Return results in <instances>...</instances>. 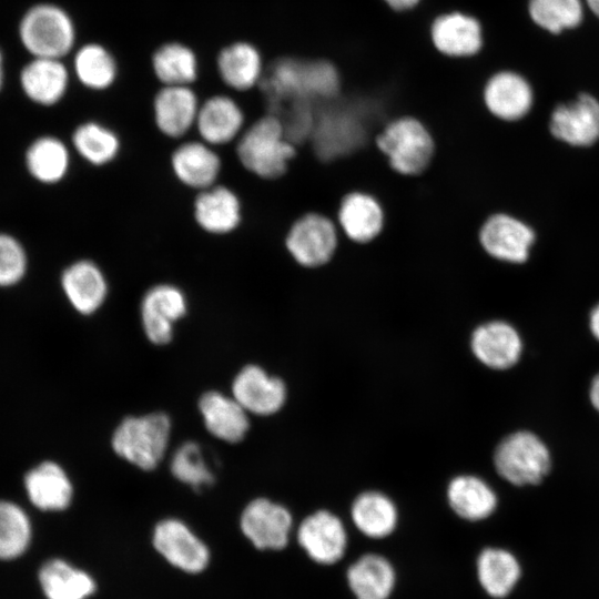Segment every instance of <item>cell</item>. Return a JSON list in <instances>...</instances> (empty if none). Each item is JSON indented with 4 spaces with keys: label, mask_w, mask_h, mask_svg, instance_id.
<instances>
[{
    "label": "cell",
    "mask_w": 599,
    "mask_h": 599,
    "mask_svg": "<svg viewBox=\"0 0 599 599\" xmlns=\"http://www.w3.org/2000/svg\"><path fill=\"white\" fill-rule=\"evenodd\" d=\"M39 581L48 599H88L97 590L88 572L62 559L47 561L40 569Z\"/></svg>",
    "instance_id": "obj_34"
},
{
    "label": "cell",
    "mask_w": 599,
    "mask_h": 599,
    "mask_svg": "<svg viewBox=\"0 0 599 599\" xmlns=\"http://www.w3.org/2000/svg\"><path fill=\"white\" fill-rule=\"evenodd\" d=\"M374 142L388 166L402 176L425 173L436 153L432 128L422 118L408 113L387 120L377 130Z\"/></svg>",
    "instance_id": "obj_3"
},
{
    "label": "cell",
    "mask_w": 599,
    "mask_h": 599,
    "mask_svg": "<svg viewBox=\"0 0 599 599\" xmlns=\"http://www.w3.org/2000/svg\"><path fill=\"white\" fill-rule=\"evenodd\" d=\"M589 326L591 334L599 342V304L590 313Z\"/></svg>",
    "instance_id": "obj_43"
},
{
    "label": "cell",
    "mask_w": 599,
    "mask_h": 599,
    "mask_svg": "<svg viewBox=\"0 0 599 599\" xmlns=\"http://www.w3.org/2000/svg\"><path fill=\"white\" fill-rule=\"evenodd\" d=\"M153 75L160 85H193L199 78L196 52L182 41H166L151 54Z\"/></svg>",
    "instance_id": "obj_31"
},
{
    "label": "cell",
    "mask_w": 599,
    "mask_h": 599,
    "mask_svg": "<svg viewBox=\"0 0 599 599\" xmlns=\"http://www.w3.org/2000/svg\"><path fill=\"white\" fill-rule=\"evenodd\" d=\"M349 512L354 528L374 542L390 538L398 528L399 514L395 502L379 491L358 495Z\"/></svg>",
    "instance_id": "obj_27"
},
{
    "label": "cell",
    "mask_w": 599,
    "mask_h": 599,
    "mask_svg": "<svg viewBox=\"0 0 599 599\" xmlns=\"http://www.w3.org/2000/svg\"><path fill=\"white\" fill-rule=\"evenodd\" d=\"M152 542L167 562L185 572L199 573L209 565L207 546L180 519L166 518L158 522Z\"/></svg>",
    "instance_id": "obj_15"
},
{
    "label": "cell",
    "mask_w": 599,
    "mask_h": 599,
    "mask_svg": "<svg viewBox=\"0 0 599 599\" xmlns=\"http://www.w3.org/2000/svg\"><path fill=\"white\" fill-rule=\"evenodd\" d=\"M192 217L197 229L207 235H231L243 223L242 199L234 189L219 182L195 193Z\"/></svg>",
    "instance_id": "obj_13"
},
{
    "label": "cell",
    "mask_w": 599,
    "mask_h": 599,
    "mask_svg": "<svg viewBox=\"0 0 599 599\" xmlns=\"http://www.w3.org/2000/svg\"><path fill=\"white\" fill-rule=\"evenodd\" d=\"M486 110L502 121H516L525 116L532 103L528 82L510 70H498L487 77L481 88Z\"/></svg>",
    "instance_id": "obj_24"
},
{
    "label": "cell",
    "mask_w": 599,
    "mask_h": 599,
    "mask_svg": "<svg viewBox=\"0 0 599 599\" xmlns=\"http://www.w3.org/2000/svg\"><path fill=\"white\" fill-rule=\"evenodd\" d=\"M31 539L30 520L18 505L0 500V559L21 556Z\"/></svg>",
    "instance_id": "obj_37"
},
{
    "label": "cell",
    "mask_w": 599,
    "mask_h": 599,
    "mask_svg": "<svg viewBox=\"0 0 599 599\" xmlns=\"http://www.w3.org/2000/svg\"><path fill=\"white\" fill-rule=\"evenodd\" d=\"M589 398L593 408L599 413V373L590 384Z\"/></svg>",
    "instance_id": "obj_42"
},
{
    "label": "cell",
    "mask_w": 599,
    "mask_h": 599,
    "mask_svg": "<svg viewBox=\"0 0 599 599\" xmlns=\"http://www.w3.org/2000/svg\"><path fill=\"white\" fill-rule=\"evenodd\" d=\"M529 12L537 24L552 33L575 28L582 19L580 0H530Z\"/></svg>",
    "instance_id": "obj_38"
},
{
    "label": "cell",
    "mask_w": 599,
    "mask_h": 599,
    "mask_svg": "<svg viewBox=\"0 0 599 599\" xmlns=\"http://www.w3.org/2000/svg\"><path fill=\"white\" fill-rule=\"evenodd\" d=\"M24 485L30 501L42 510H63L72 500V484L63 468L53 461H44L31 469Z\"/></svg>",
    "instance_id": "obj_30"
},
{
    "label": "cell",
    "mask_w": 599,
    "mask_h": 599,
    "mask_svg": "<svg viewBox=\"0 0 599 599\" xmlns=\"http://www.w3.org/2000/svg\"><path fill=\"white\" fill-rule=\"evenodd\" d=\"M477 585L489 599H508L522 576L518 557L501 546H485L475 557Z\"/></svg>",
    "instance_id": "obj_23"
},
{
    "label": "cell",
    "mask_w": 599,
    "mask_h": 599,
    "mask_svg": "<svg viewBox=\"0 0 599 599\" xmlns=\"http://www.w3.org/2000/svg\"><path fill=\"white\" fill-rule=\"evenodd\" d=\"M246 125V114L238 101L230 94L215 93L201 101L194 132L220 149L235 144Z\"/></svg>",
    "instance_id": "obj_16"
},
{
    "label": "cell",
    "mask_w": 599,
    "mask_h": 599,
    "mask_svg": "<svg viewBox=\"0 0 599 599\" xmlns=\"http://www.w3.org/2000/svg\"><path fill=\"white\" fill-rule=\"evenodd\" d=\"M61 286L71 306L84 316L99 312L110 295V281L104 268L91 258L68 265L61 275Z\"/></svg>",
    "instance_id": "obj_19"
},
{
    "label": "cell",
    "mask_w": 599,
    "mask_h": 599,
    "mask_svg": "<svg viewBox=\"0 0 599 599\" xmlns=\"http://www.w3.org/2000/svg\"><path fill=\"white\" fill-rule=\"evenodd\" d=\"M20 37L35 58L62 59L72 51L77 32L65 10L43 3L26 13L20 24Z\"/></svg>",
    "instance_id": "obj_7"
},
{
    "label": "cell",
    "mask_w": 599,
    "mask_h": 599,
    "mask_svg": "<svg viewBox=\"0 0 599 599\" xmlns=\"http://www.w3.org/2000/svg\"><path fill=\"white\" fill-rule=\"evenodd\" d=\"M72 145L77 153L94 167L111 165L122 152V140L118 131L97 120L85 121L75 128Z\"/></svg>",
    "instance_id": "obj_33"
},
{
    "label": "cell",
    "mask_w": 599,
    "mask_h": 599,
    "mask_svg": "<svg viewBox=\"0 0 599 599\" xmlns=\"http://www.w3.org/2000/svg\"><path fill=\"white\" fill-rule=\"evenodd\" d=\"M193 85H161L152 98V120L158 132L173 141L194 131L201 104Z\"/></svg>",
    "instance_id": "obj_12"
},
{
    "label": "cell",
    "mask_w": 599,
    "mask_h": 599,
    "mask_svg": "<svg viewBox=\"0 0 599 599\" xmlns=\"http://www.w3.org/2000/svg\"><path fill=\"white\" fill-rule=\"evenodd\" d=\"M216 71L222 83L236 92L258 89L266 68L262 48L248 40L224 45L216 55Z\"/></svg>",
    "instance_id": "obj_21"
},
{
    "label": "cell",
    "mask_w": 599,
    "mask_h": 599,
    "mask_svg": "<svg viewBox=\"0 0 599 599\" xmlns=\"http://www.w3.org/2000/svg\"><path fill=\"white\" fill-rule=\"evenodd\" d=\"M265 112L278 113L293 104H317L335 99L342 90L341 74L331 60L278 55L266 61L258 87Z\"/></svg>",
    "instance_id": "obj_1"
},
{
    "label": "cell",
    "mask_w": 599,
    "mask_h": 599,
    "mask_svg": "<svg viewBox=\"0 0 599 599\" xmlns=\"http://www.w3.org/2000/svg\"><path fill=\"white\" fill-rule=\"evenodd\" d=\"M199 409L206 429L221 440L238 443L250 428L248 413L233 396L206 392L199 400Z\"/></svg>",
    "instance_id": "obj_28"
},
{
    "label": "cell",
    "mask_w": 599,
    "mask_h": 599,
    "mask_svg": "<svg viewBox=\"0 0 599 599\" xmlns=\"http://www.w3.org/2000/svg\"><path fill=\"white\" fill-rule=\"evenodd\" d=\"M31 174L43 183H57L68 173L70 152L67 145L53 136L38 139L27 152Z\"/></svg>",
    "instance_id": "obj_36"
},
{
    "label": "cell",
    "mask_w": 599,
    "mask_h": 599,
    "mask_svg": "<svg viewBox=\"0 0 599 599\" xmlns=\"http://www.w3.org/2000/svg\"><path fill=\"white\" fill-rule=\"evenodd\" d=\"M470 348L483 365L504 370L519 362L522 341L517 329L509 323L489 321L473 331Z\"/></svg>",
    "instance_id": "obj_25"
},
{
    "label": "cell",
    "mask_w": 599,
    "mask_h": 599,
    "mask_svg": "<svg viewBox=\"0 0 599 599\" xmlns=\"http://www.w3.org/2000/svg\"><path fill=\"white\" fill-rule=\"evenodd\" d=\"M447 501L453 512L468 522L486 520L498 505L494 489L484 479L474 475L453 478L447 487Z\"/></svg>",
    "instance_id": "obj_29"
},
{
    "label": "cell",
    "mask_w": 599,
    "mask_h": 599,
    "mask_svg": "<svg viewBox=\"0 0 599 599\" xmlns=\"http://www.w3.org/2000/svg\"><path fill=\"white\" fill-rule=\"evenodd\" d=\"M550 131L575 146L593 144L599 140V102L589 94H580L573 102L557 106L551 114Z\"/></svg>",
    "instance_id": "obj_26"
},
{
    "label": "cell",
    "mask_w": 599,
    "mask_h": 599,
    "mask_svg": "<svg viewBox=\"0 0 599 599\" xmlns=\"http://www.w3.org/2000/svg\"><path fill=\"white\" fill-rule=\"evenodd\" d=\"M337 225L353 243L365 245L377 240L384 232L386 212L374 194L353 190L343 195L337 207Z\"/></svg>",
    "instance_id": "obj_18"
},
{
    "label": "cell",
    "mask_w": 599,
    "mask_h": 599,
    "mask_svg": "<svg viewBox=\"0 0 599 599\" xmlns=\"http://www.w3.org/2000/svg\"><path fill=\"white\" fill-rule=\"evenodd\" d=\"M396 12H408L416 9L423 0H382Z\"/></svg>",
    "instance_id": "obj_41"
},
{
    "label": "cell",
    "mask_w": 599,
    "mask_h": 599,
    "mask_svg": "<svg viewBox=\"0 0 599 599\" xmlns=\"http://www.w3.org/2000/svg\"><path fill=\"white\" fill-rule=\"evenodd\" d=\"M295 538L308 560L323 567L341 564L351 545L345 522L326 509H318L304 517L298 524Z\"/></svg>",
    "instance_id": "obj_8"
},
{
    "label": "cell",
    "mask_w": 599,
    "mask_h": 599,
    "mask_svg": "<svg viewBox=\"0 0 599 599\" xmlns=\"http://www.w3.org/2000/svg\"><path fill=\"white\" fill-rule=\"evenodd\" d=\"M69 71L61 59L35 58L21 73L27 95L43 105L59 102L69 85Z\"/></svg>",
    "instance_id": "obj_32"
},
{
    "label": "cell",
    "mask_w": 599,
    "mask_h": 599,
    "mask_svg": "<svg viewBox=\"0 0 599 599\" xmlns=\"http://www.w3.org/2000/svg\"><path fill=\"white\" fill-rule=\"evenodd\" d=\"M2 57H1V52H0V88H1V84H2Z\"/></svg>",
    "instance_id": "obj_45"
},
{
    "label": "cell",
    "mask_w": 599,
    "mask_h": 599,
    "mask_svg": "<svg viewBox=\"0 0 599 599\" xmlns=\"http://www.w3.org/2000/svg\"><path fill=\"white\" fill-rule=\"evenodd\" d=\"M293 525V516L286 507L262 497L250 501L240 519L243 535L262 551L286 549Z\"/></svg>",
    "instance_id": "obj_11"
},
{
    "label": "cell",
    "mask_w": 599,
    "mask_h": 599,
    "mask_svg": "<svg viewBox=\"0 0 599 599\" xmlns=\"http://www.w3.org/2000/svg\"><path fill=\"white\" fill-rule=\"evenodd\" d=\"M339 229L321 212H306L296 217L284 236V247L295 264L303 268L323 267L335 257Z\"/></svg>",
    "instance_id": "obj_6"
},
{
    "label": "cell",
    "mask_w": 599,
    "mask_h": 599,
    "mask_svg": "<svg viewBox=\"0 0 599 599\" xmlns=\"http://www.w3.org/2000/svg\"><path fill=\"white\" fill-rule=\"evenodd\" d=\"M232 396L250 414L268 416L278 412L286 400L284 382L258 365H246L232 383Z\"/></svg>",
    "instance_id": "obj_22"
},
{
    "label": "cell",
    "mask_w": 599,
    "mask_h": 599,
    "mask_svg": "<svg viewBox=\"0 0 599 599\" xmlns=\"http://www.w3.org/2000/svg\"><path fill=\"white\" fill-rule=\"evenodd\" d=\"M73 71L84 88L104 92L116 82L119 64L108 47L99 42H89L77 50Z\"/></svg>",
    "instance_id": "obj_35"
},
{
    "label": "cell",
    "mask_w": 599,
    "mask_h": 599,
    "mask_svg": "<svg viewBox=\"0 0 599 599\" xmlns=\"http://www.w3.org/2000/svg\"><path fill=\"white\" fill-rule=\"evenodd\" d=\"M588 6L599 17V0H587Z\"/></svg>",
    "instance_id": "obj_44"
},
{
    "label": "cell",
    "mask_w": 599,
    "mask_h": 599,
    "mask_svg": "<svg viewBox=\"0 0 599 599\" xmlns=\"http://www.w3.org/2000/svg\"><path fill=\"white\" fill-rule=\"evenodd\" d=\"M354 599H392L398 581L394 562L383 552L365 550L344 571Z\"/></svg>",
    "instance_id": "obj_17"
},
{
    "label": "cell",
    "mask_w": 599,
    "mask_h": 599,
    "mask_svg": "<svg viewBox=\"0 0 599 599\" xmlns=\"http://www.w3.org/2000/svg\"><path fill=\"white\" fill-rule=\"evenodd\" d=\"M169 165L173 177L195 193L219 183L223 171L219 149L199 138L179 141L170 153Z\"/></svg>",
    "instance_id": "obj_14"
},
{
    "label": "cell",
    "mask_w": 599,
    "mask_h": 599,
    "mask_svg": "<svg viewBox=\"0 0 599 599\" xmlns=\"http://www.w3.org/2000/svg\"><path fill=\"white\" fill-rule=\"evenodd\" d=\"M170 469L172 475L192 488H202L214 483V476L206 465L202 449L197 443H183L174 451Z\"/></svg>",
    "instance_id": "obj_39"
},
{
    "label": "cell",
    "mask_w": 599,
    "mask_h": 599,
    "mask_svg": "<svg viewBox=\"0 0 599 599\" xmlns=\"http://www.w3.org/2000/svg\"><path fill=\"white\" fill-rule=\"evenodd\" d=\"M478 241L491 257L508 263H522L528 258L535 234L520 220L506 213H496L480 226Z\"/></svg>",
    "instance_id": "obj_20"
},
{
    "label": "cell",
    "mask_w": 599,
    "mask_h": 599,
    "mask_svg": "<svg viewBox=\"0 0 599 599\" xmlns=\"http://www.w3.org/2000/svg\"><path fill=\"white\" fill-rule=\"evenodd\" d=\"M26 270V255L21 245L11 236L0 234V285L18 282Z\"/></svg>",
    "instance_id": "obj_40"
},
{
    "label": "cell",
    "mask_w": 599,
    "mask_h": 599,
    "mask_svg": "<svg viewBox=\"0 0 599 599\" xmlns=\"http://www.w3.org/2000/svg\"><path fill=\"white\" fill-rule=\"evenodd\" d=\"M429 39L440 55L451 60H468L485 47V30L475 14L450 9L438 13L430 22Z\"/></svg>",
    "instance_id": "obj_10"
},
{
    "label": "cell",
    "mask_w": 599,
    "mask_h": 599,
    "mask_svg": "<svg viewBox=\"0 0 599 599\" xmlns=\"http://www.w3.org/2000/svg\"><path fill=\"white\" fill-rule=\"evenodd\" d=\"M171 420L164 413L129 416L115 428L111 444L114 453L143 470L154 469L170 440Z\"/></svg>",
    "instance_id": "obj_4"
},
{
    "label": "cell",
    "mask_w": 599,
    "mask_h": 599,
    "mask_svg": "<svg viewBox=\"0 0 599 599\" xmlns=\"http://www.w3.org/2000/svg\"><path fill=\"white\" fill-rule=\"evenodd\" d=\"M139 309L145 337L154 345H166L173 339L175 325L189 312V298L176 283L155 282L142 294Z\"/></svg>",
    "instance_id": "obj_9"
},
{
    "label": "cell",
    "mask_w": 599,
    "mask_h": 599,
    "mask_svg": "<svg viewBox=\"0 0 599 599\" xmlns=\"http://www.w3.org/2000/svg\"><path fill=\"white\" fill-rule=\"evenodd\" d=\"M234 148L243 170L265 181L284 176L297 153L282 120L271 112L247 124Z\"/></svg>",
    "instance_id": "obj_2"
},
{
    "label": "cell",
    "mask_w": 599,
    "mask_h": 599,
    "mask_svg": "<svg viewBox=\"0 0 599 599\" xmlns=\"http://www.w3.org/2000/svg\"><path fill=\"white\" fill-rule=\"evenodd\" d=\"M494 465L498 475L515 486L538 485L550 471L551 456L536 434L518 430L497 445Z\"/></svg>",
    "instance_id": "obj_5"
}]
</instances>
